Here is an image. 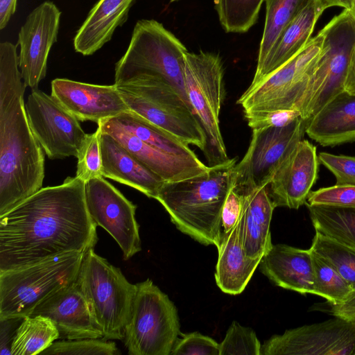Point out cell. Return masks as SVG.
<instances>
[{
	"mask_svg": "<svg viewBox=\"0 0 355 355\" xmlns=\"http://www.w3.org/2000/svg\"><path fill=\"white\" fill-rule=\"evenodd\" d=\"M243 208V195L232 187L225 199L221 215L222 233L230 232L239 221Z\"/></svg>",
	"mask_w": 355,
	"mask_h": 355,
	"instance_id": "43",
	"label": "cell"
},
{
	"mask_svg": "<svg viewBox=\"0 0 355 355\" xmlns=\"http://www.w3.org/2000/svg\"><path fill=\"white\" fill-rule=\"evenodd\" d=\"M178 0H170V2L172 3V2H175V1H177Z\"/></svg>",
	"mask_w": 355,
	"mask_h": 355,
	"instance_id": "50",
	"label": "cell"
},
{
	"mask_svg": "<svg viewBox=\"0 0 355 355\" xmlns=\"http://www.w3.org/2000/svg\"><path fill=\"white\" fill-rule=\"evenodd\" d=\"M260 270L275 285L302 295L314 294L311 249L286 244L272 245L262 257Z\"/></svg>",
	"mask_w": 355,
	"mask_h": 355,
	"instance_id": "21",
	"label": "cell"
},
{
	"mask_svg": "<svg viewBox=\"0 0 355 355\" xmlns=\"http://www.w3.org/2000/svg\"><path fill=\"white\" fill-rule=\"evenodd\" d=\"M184 76L187 98L206 133L205 157L210 166L223 163L230 157L219 119L225 93L222 60L211 52L187 51Z\"/></svg>",
	"mask_w": 355,
	"mask_h": 355,
	"instance_id": "9",
	"label": "cell"
},
{
	"mask_svg": "<svg viewBox=\"0 0 355 355\" xmlns=\"http://www.w3.org/2000/svg\"><path fill=\"white\" fill-rule=\"evenodd\" d=\"M322 14L316 0H312L286 26L263 63L256 67L248 87H253L296 55L311 39L315 25Z\"/></svg>",
	"mask_w": 355,
	"mask_h": 355,
	"instance_id": "26",
	"label": "cell"
},
{
	"mask_svg": "<svg viewBox=\"0 0 355 355\" xmlns=\"http://www.w3.org/2000/svg\"><path fill=\"white\" fill-rule=\"evenodd\" d=\"M319 164L316 147L306 139L299 141L267 186L275 207L298 209L304 205L318 180Z\"/></svg>",
	"mask_w": 355,
	"mask_h": 355,
	"instance_id": "18",
	"label": "cell"
},
{
	"mask_svg": "<svg viewBox=\"0 0 355 355\" xmlns=\"http://www.w3.org/2000/svg\"><path fill=\"white\" fill-rule=\"evenodd\" d=\"M96 227L83 180L68 177L61 184L41 188L0 216V271L94 248Z\"/></svg>",
	"mask_w": 355,
	"mask_h": 355,
	"instance_id": "1",
	"label": "cell"
},
{
	"mask_svg": "<svg viewBox=\"0 0 355 355\" xmlns=\"http://www.w3.org/2000/svg\"><path fill=\"white\" fill-rule=\"evenodd\" d=\"M119 353L114 342L103 338H82L53 343L40 354H106Z\"/></svg>",
	"mask_w": 355,
	"mask_h": 355,
	"instance_id": "38",
	"label": "cell"
},
{
	"mask_svg": "<svg viewBox=\"0 0 355 355\" xmlns=\"http://www.w3.org/2000/svg\"><path fill=\"white\" fill-rule=\"evenodd\" d=\"M116 86L130 111L189 146L205 151L207 136L200 121L192 107L166 80L157 76H139Z\"/></svg>",
	"mask_w": 355,
	"mask_h": 355,
	"instance_id": "4",
	"label": "cell"
},
{
	"mask_svg": "<svg viewBox=\"0 0 355 355\" xmlns=\"http://www.w3.org/2000/svg\"><path fill=\"white\" fill-rule=\"evenodd\" d=\"M237 159L209 166L200 175L164 182L155 198L182 233L201 244L218 246L221 215L227 196L234 184Z\"/></svg>",
	"mask_w": 355,
	"mask_h": 355,
	"instance_id": "2",
	"label": "cell"
},
{
	"mask_svg": "<svg viewBox=\"0 0 355 355\" xmlns=\"http://www.w3.org/2000/svg\"><path fill=\"white\" fill-rule=\"evenodd\" d=\"M349 11L352 14L353 17L355 19V2L354 3L352 8L350 10H349Z\"/></svg>",
	"mask_w": 355,
	"mask_h": 355,
	"instance_id": "48",
	"label": "cell"
},
{
	"mask_svg": "<svg viewBox=\"0 0 355 355\" xmlns=\"http://www.w3.org/2000/svg\"><path fill=\"white\" fill-rule=\"evenodd\" d=\"M124 342L130 355H169L178 339V310L168 295L147 279L136 284Z\"/></svg>",
	"mask_w": 355,
	"mask_h": 355,
	"instance_id": "10",
	"label": "cell"
},
{
	"mask_svg": "<svg viewBox=\"0 0 355 355\" xmlns=\"http://www.w3.org/2000/svg\"><path fill=\"white\" fill-rule=\"evenodd\" d=\"M44 178L43 148L18 98L0 112V216L39 191Z\"/></svg>",
	"mask_w": 355,
	"mask_h": 355,
	"instance_id": "3",
	"label": "cell"
},
{
	"mask_svg": "<svg viewBox=\"0 0 355 355\" xmlns=\"http://www.w3.org/2000/svg\"><path fill=\"white\" fill-rule=\"evenodd\" d=\"M351 320V321H352V322H355V317H354L353 318H352V319H351V320Z\"/></svg>",
	"mask_w": 355,
	"mask_h": 355,
	"instance_id": "49",
	"label": "cell"
},
{
	"mask_svg": "<svg viewBox=\"0 0 355 355\" xmlns=\"http://www.w3.org/2000/svg\"><path fill=\"white\" fill-rule=\"evenodd\" d=\"M319 9L323 12L327 8L334 6L343 7L344 9L350 10L355 0H316Z\"/></svg>",
	"mask_w": 355,
	"mask_h": 355,
	"instance_id": "47",
	"label": "cell"
},
{
	"mask_svg": "<svg viewBox=\"0 0 355 355\" xmlns=\"http://www.w3.org/2000/svg\"><path fill=\"white\" fill-rule=\"evenodd\" d=\"M101 130L88 134L77 155L76 176L85 182L102 176V155L101 150Z\"/></svg>",
	"mask_w": 355,
	"mask_h": 355,
	"instance_id": "37",
	"label": "cell"
},
{
	"mask_svg": "<svg viewBox=\"0 0 355 355\" xmlns=\"http://www.w3.org/2000/svg\"><path fill=\"white\" fill-rule=\"evenodd\" d=\"M104 340H123L137 287L121 270L98 255L85 252L76 280Z\"/></svg>",
	"mask_w": 355,
	"mask_h": 355,
	"instance_id": "7",
	"label": "cell"
},
{
	"mask_svg": "<svg viewBox=\"0 0 355 355\" xmlns=\"http://www.w3.org/2000/svg\"><path fill=\"white\" fill-rule=\"evenodd\" d=\"M102 176L124 184L155 199L164 181L155 174L116 139L102 132L101 136Z\"/></svg>",
	"mask_w": 355,
	"mask_h": 355,
	"instance_id": "22",
	"label": "cell"
},
{
	"mask_svg": "<svg viewBox=\"0 0 355 355\" xmlns=\"http://www.w3.org/2000/svg\"><path fill=\"white\" fill-rule=\"evenodd\" d=\"M318 159L335 176L336 185L355 186V157L321 152Z\"/></svg>",
	"mask_w": 355,
	"mask_h": 355,
	"instance_id": "41",
	"label": "cell"
},
{
	"mask_svg": "<svg viewBox=\"0 0 355 355\" xmlns=\"http://www.w3.org/2000/svg\"><path fill=\"white\" fill-rule=\"evenodd\" d=\"M187 51L161 23L155 19L139 20L125 53L115 64L114 84L139 76H157L175 87L191 107L184 85V55Z\"/></svg>",
	"mask_w": 355,
	"mask_h": 355,
	"instance_id": "5",
	"label": "cell"
},
{
	"mask_svg": "<svg viewBox=\"0 0 355 355\" xmlns=\"http://www.w3.org/2000/svg\"><path fill=\"white\" fill-rule=\"evenodd\" d=\"M135 0H99L91 9L73 38L77 53L91 55L111 40L123 25Z\"/></svg>",
	"mask_w": 355,
	"mask_h": 355,
	"instance_id": "24",
	"label": "cell"
},
{
	"mask_svg": "<svg viewBox=\"0 0 355 355\" xmlns=\"http://www.w3.org/2000/svg\"><path fill=\"white\" fill-rule=\"evenodd\" d=\"M243 195L241 223L243 248L249 257L261 259L272 246L270 226L275 207L267 186Z\"/></svg>",
	"mask_w": 355,
	"mask_h": 355,
	"instance_id": "27",
	"label": "cell"
},
{
	"mask_svg": "<svg viewBox=\"0 0 355 355\" xmlns=\"http://www.w3.org/2000/svg\"><path fill=\"white\" fill-rule=\"evenodd\" d=\"M311 205H326L355 208V186L336 185L311 191L308 198Z\"/></svg>",
	"mask_w": 355,
	"mask_h": 355,
	"instance_id": "39",
	"label": "cell"
},
{
	"mask_svg": "<svg viewBox=\"0 0 355 355\" xmlns=\"http://www.w3.org/2000/svg\"><path fill=\"white\" fill-rule=\"evenodd\" d=\"M17 0H0V29L8 25L16 11Z\"/></svg>",
	"mask_w": 355,
	"mask_h": 355,
	"instance_id": "45",
	"label": "cell"
},
{
	"mask_svg": "<svg viewBox=\"0 0 355 355\" xmlns=\"http://www.w3.org/2000/svg\"><path fill=\"white\" fill-rule=\"evenodd\" d=\"M107 120L161 151L202 163L188 144L133 112L129 110Z\"/></svg>",
	"mask_w": 355,
	"mask_h": 355,
	"instance_id": "28",
	"label": "cell"
},
{
	"mask_svg": "<svg viewBox=\"0 0 355 355\" xmlns=\"http://www.w3.org/2000/svg\"><path fill=\"white\" fill-rule=\"evenodd\" d=\"M314 294L331 304L343 302L352 291L349 284L324 259L312 251Z\"/></svg>",
	"mask_w": 355,
	"mask_h": 355,
	"instance_id": "35",
	"label": "cell"
},
{
	"mask_svg": "<svg viewBox=\"0 0 355 355\" xmlns=\"http://www.w3.org/2000/svg\"><path fill=\"white\" fill-rule=\"evenodd\" d=\"M265 0H215L219 21L226 33H244L257 22Z\"/></svg>",
	"mask_w": 355,
	"mask_h": 355,
	"instance_id": "34",
	"label": "cell"
},
{
	"mask_svg": "<svg viewBox=\"0 0 355 355\" xmlns=\"http://www.w3.org/2000/svg\"><path fill=\"white\" fill-rule=\"evenodd\" d=\"M305 205L315 232L355 248V208Z\"/></svg>",
	"mask_w": 355,
	"mask_h": 355,
	"instance_id": "30",
	"label": "cell"
},
{
	"mask_svg": "<svg viewBox=\"0 0 355 355\" xmlns=\"http://www.w3.org/2000/svg\"><path fill=\"white\" fill-rule=\"evenodd\" d=\"M322 47L295 110L307 123L329 101L344 92V83L355 46V19L344 9L320 31Z\"/></svg>",
	"mask_w": 355,
	"mask_h": 355,
	"instance_id": "8",
	"label": "cell"
},
{
	"mask_svg": "<svg viewBox=\"0 0 355 355\" xmlns=\"http://www.w3.org/2000/svg\"><path fill=\"white\" fill-rule=\"evenodd\" d=\"M61 11L46 1L26 17L18 35L19 67L25 87L37 89L46 76L50 50L57 41Z\"/></svg>",
	"mask_w": 355,
	"mask_h": 355,
	"instance_id": "16",
	"label": "cell"
},
{
	"mask_svg": "<svg viewBox=\"0 0 355 355\" xmlns=\"http://www.w3.org/2000/svg\"><path fill=\"white\" fill-rule=\"evenodd\" d=\"M85 252L0 271V320L30 316L40 304L76 282Z\"/></svg>",
	"mask_w": 355,
	"mask_h": 355,
	"instance_id": "6",
	"label": "cell"
},
{
	"mask_svg": "<svg viewBox=\"0 0 355 355\" xmlns=\"http://www.w3.org/2000/svg\"><path fill=\"white\" fill-rule=\"evenodd\" d=\"M344 91L355 96V46L350 56L344 83Z\"/></svg>",
	"mask_w": 355,
	"mask_h": 355,
	"instance_id": "46",
	"label": "cell"
},
{
	"mask_svg": "<svg viewBox=\"0 0 355 355\" xmlns=\"http://www.w3.org/2000/svg\"><path fill=\"white\" fill-rule=\"evenodd\" d=\"M102 132L116 139L132 155L164 182H176L206 173L209 166L192 162L161 151L105 119L98 124Z\"/></svg>",
	"mask_w": 355,
	"mask_h": 355,
	"instance_id": "20",
	"label": "cell"
},
{
	"mask_svg": "<svg viewBox=\"0 0 355 355\" xmlns=\"http://www.w3.org/2000/svg\"><path fill=\"white\" fill-rule=\"evenodd\" d=\"M312 0H265L266 20L257 67L260 66L286 26Z\"/></svg>",
	"mask_w": 355,
	"mask_h": 355,
	"instance_id": "31",
	"label": "cell"
},
{
	"mask_svg": "<svg viewBox=\"0 0 355 355\" xmlns=\"http://www.w3.org/2000/svg\"><path fill=\"white\" fill-rule=\"evenodd\" d=\"M59 338L58 328L49 318L42 315L25 317L14 332L10 354H40Z\"/></svg>",
	"mask_w": 355,
	"mask_h": 355,
	"instance_id": "29",
	"label": "cell"
},
{
	"mask_svg": "<svg viewBox=\"0 0 355 355\" xmlns=\"http://www.w3.org/2000/svg\"><path fill=\"white\" fill-rule=\"evenodd\" d=\"M310 249L328 262L355 290V248L315 232Z\"/></svg>",
	"mask_w": 355,
	"mask_h": 355,
	"instance_id": "32",
	"label": "cell"
},
{
	"mask_svg": "<svg viewBox=\"0 0 355 355\" xmlns=\"http://www.w3.org/2000/svg\"><path fill=\"white\" fill-rule=\"evenodd\" d=\"M306 123L298 118L284 127L252 130L249 147L234 167V188L242 194L268 186L279 167L300 141Z\"/></svg>",
	"mask_w": 355,
	"mask_h": 355,
	"instance_id": "12",
	"label": "cell"
},
{
	"mask_svg": "<svg viewBox=\"0 0 355 355\" xmlns=\"http://www.w3.org/2000/svg\"><path fill=\"white\" fill-rule=\"evenodd\" d=\"M307 135L322 146L355 142V96L343 92L306 125Z\"/></svg>",
	"mask_w": 355,
	"mask_h": 355,
	"instance_id": "25",
	"label": "cell"
},
{
	"mask_svg": "<svg viewBox=\"0 0 355 355\" xmlns=\"http://www.w3.org/2000/svg\"><path fill=\"white\" fill-rule=\"evenodd\" d=\"M319 32L293 58L237 100L244 114L277 110H295L308 84L322 47Z\"/></svg>",
	"mask_w": 355,
	"mask_h": 355,
	"instance_id": "11",
	"label": "cell"
},
{
	"mask_svg": "<svg viewBox=\"0 0 355 355\" xmlns=\"http://www.w3.org/2000/svg\"><path fill=\"white\" fill-rule=\"evenodd\" d=\"M172 355H220V344L199 332L183 334L175 342Z\"/></svg>",
	"mask_w": 355,
	"mask_h": 355,
	"instance_id": "40",
	"label": "cell"
},
{
	"mask_svg": "<svg viewBox=\"0 0 355 355\" xmlns=\"http://www.w3.org/2000/svg\"><path fill=\"white\" fill-rule=\"evenodd\" d=\"M355 355V322L341 318L304 325L274 335L261 355Z\"/></svg>",
	"mask_w": 355,
	"mask_h": 355,
	"instance_id": "14",
	"label": "cell"
},
{
	"mask_svg": "<svg viewBox=\"0 0 355 355\" xmlns=\"http://www.w3.org/2000/svg\"><path fill=\"white\" fill-rule=\"evenodd\" d=\"M217 248L216 284L223 293L239 295L245 288L261 260L247 256L243 244L241 218L230 232L222 233Z\"/></svg>",
	"mask_w": 355,
	"mask_h": 355,
	"instance_id": "23",
	"label": "cell"
},
{
	"mask_svg": "<svg viewBox=\"0 0 355 355\" xmlns=\"http://www.w3.org/2000/svg\"><path fill=\"white\" fill-rule=\"evenodd\" d=\"M25 109L30 128L49 159L77 157L88 134L74 116L38 89H32Z\"/></svg>",
	"mask_w": 355,
	"mask_h": 355,
	"instance_id": "13",
	"label": "cell"
},
{
	"mask_svg": "<svg viewBox=\"0 0 355 355\" xmlns=\"http://www.w3.org/2000/svg\"><path fill=\"white\" fill-rule=\"evenodd\" d=\"M85 200L92 218L116 241L124 260L141 251L135 205L103 176L85 182Z\"/></svg>",
	"mask_w": 355,
	"mask_h": 355,
	"instance_id": "15",
	"label": "cell"
},
{
	"mask_svg": "<svg viewBox=\"0 0 355 355\" xmlns=\"http://www.w3.org/2000/svg\"><path fill=\"white\" fill-rule=\"evenodd\" d=\"M326 304L328 308L327 311L335 317L345 320H351L355 317V290H353L347 298L338 304Z\"/></svg>",
	"mask_w": 355,
	"mask_h": 355,
	"instance_id": "44",
	"label": "cell"
},
{
	"mask_svg": "<svg viewBox=\"0 0 355 355\" xmlns=\"http://www.w3.org/2000/svg\"><path fill=\"white\" fill-rule=\"evenodd\" d=\"M51 96L79 121L98 124L130 110L115 84L100 85L55 78L51 82Z\"/></svg>",
	"mask_w": 355,
	"mask_h": 355,
	"instance_id": "17",
	"label": "cell"
},
{
	"mask_svg": "<svg viewBox=\"0 0 355 355\" xmlns=\"http://www.w3.org/2000/svg\"><path fill=\"white\" fill-rule=\"evenodd\" d=\"M248 126L252 129L268 127H284L300 117V112L293 110H277L244 114Z\"/></svg>",
	"mask_w": 355,
	"mask_h": 355,
	"instance_id": "42",
	"label": "cell"
},
{
	"mask_svg": "<svg viewBox=\"0 0 355 355\" xmlns=\"http://www.w3.org/2000/svg\"><path fill=\"white\" fill-rule=\"evenodd\" d=\"M261 348L254 330L234 321L220 343V355H261Z\"/></svg>",
	"mask_w": 355,
	"mask_h": 355,
	"instance_id": "36",
	"label": "cell"
},
{
	"mask_svg": "<svg viewBox=\"0 0 355 355\" xmlns=\"http://www.w3.org/2000/svg\"><path fill=\"white\" fill-rule=\"evenodd\" d=\"M31 315L51 319L62 339L102 338L76 281L40 304Z\"/></svg>",
	"mask_w": 355,
	"mask_h": 355,
	"instance_id": "19",
	"label": "cell"
},
{
	"mask_svg": "<svg viewBox=\"0 0 355 355\" xmlns=\"http://www.w3.org/2000/svg\"><path fill=\"white\" fill-rule=\"evenodd\" d=\"M19 67L17 46L6 41L0 44V112L24 97L25 85Z\"/></svg>",
	"mask_w": 355,
	"mask_h": 355,
	"instance_id": "33",
	"label": "cell"
}]
</instances>
